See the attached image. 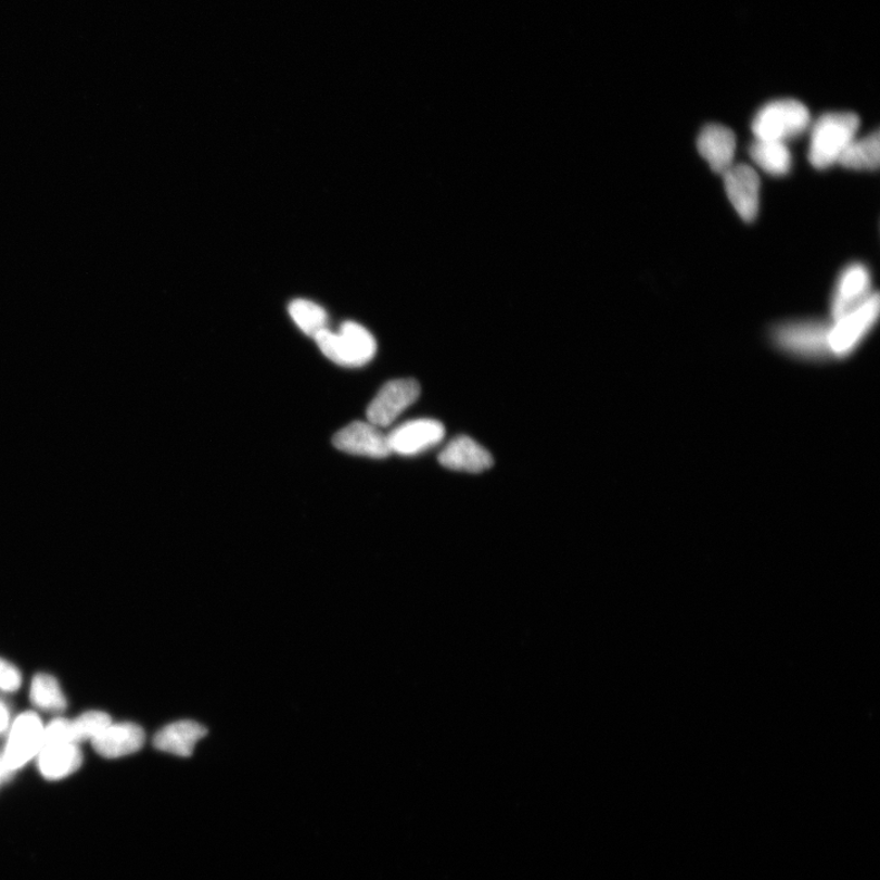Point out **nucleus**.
<instances>
[{
  "mask_svg": "<svg viewBox=\"0 0 880 880\" xmlns=\"http://www.w3.org/2000/svg\"><path fill=\"white\" fill-rule=\"evenodd\" d=\"M859 118L854 113H827L815 124L811 135L808 158L817 169L838 163L841 154L855 140Z\"/></svg>",
  "mask_w": 880,
  "mask_h": 880,
  "instance_id": "nucleus-1",
  "label": "nucleus"
},
{
  "mask_svg": "<svg viewBox=\"0 0 880 880\" xmlns=\"http://www.w3.org/2000/svg\"><path fill=\"white\" fill-rule=\"evenodd\" d=\"M830 323L819 319H799L771 329V341L779 350L795 359L824 362L833 359L829 349Z\"/></svg>",
  "mask_w": 880,
  "mask_h": 880,
  "instance_id": "nucleus-2",
  "label": "nucleus"
},
{
  "mask_svg": "<svg viewBox=\"0 0 880 880\" xmlns=\"http://www.w3.org/2000/svg\"><path fill=\"white\" fill-rule=\"evenodd\" d=\"M315 341L328 360L344 367H362L372 361L377 353L374 336L355 322L344 323L340 333L324 329Z\"/></svg>",
  "mask_w": 880,
  "mask_h": 880,
  "instance_id": "nucleus-3",
  "label": "nucleus"
},
{
  "mask_svg": "<svg viewBox=\"0 0 880 880\" xmlns=\"http://www.w3.org/2000/svg\"><path fill=\"white\" fill-rule=\"evenodd\" d=\"M807 106L800 101L786 99L762 106L752 123L757 140L786 141L800 137L809 127Z\"/></svg>",
  "mask_w": 880,
  "mask_h": 880,
  "instance_id": "nucleus-4",
  "label": "nucleus"
},
{
  "mask_svg": "<svg viewBox=\"0 0 880 880\" xmlns=\"http://www.w3.org/2000/svg\"><path fill=\"white\" fill-rule=\"evenodd\" d=\"M879 309V295L873 293L865 303L831 322L829 328L831 357L845 359L853 354L876 326Z\"/></svg>",
  "mask_w": 880,
  "mask_h": 880,
  "instance_id": "nucleus-5",
  "label": "nucleus"
},
{
  "mask_svg": "<svg viewBox=\"0 0 880 880\" xmlns=\"http://www.w3.org/2000/svg\"><path fill=\"white\" fill-rule=\"evenodd\" d=\"M42 720L34 712H25L15 719L7 741L2 763L8 778L37 756L43 741Z\"/></svg>",
  "mask_w": 880,
  "mask_h": 880,
  "instance_id": "nucleus-6",
  "label": "nucleus"
},
{
  "mask_svg": "<svg viewBox=\"0 0 880 880\" xmlns=\"http://www.w3.org/2000/svg\"><path fill=\"white\" fill-rule=\"evenodd\" d=\"M421 386L411 379L385 383L367 408V420L379 429L390 428L399 416L418 401Z\"/></svg>",
  "mask_w": 880,
  "mask_h": 880,
  "instance_id": "nucleus-7",
  "label": "nucleus"
},
{
  "mask_svg": "<svg viewBox=\"0 0 880 880\" xmlns=\"http://www.w3.org/2000/svg\"><path fill=\"white\" fill-rule=\"evenodd\" d=\"M386 435L392 454L415 457L438 446L446 437V429L437 420L420 419L406 422Z\"/></svg>",
  "mask_w": 880,
  "mask_h": 880,
  "instance_id": "nucleus-8",
  "label": "nucleus"
},
{
  "mask_svg": "<svg viewBox=\"0 0 880 880\" xmlns=\"http://www.w3.org/2000/svg\"><path fill=\"white\" fill-rule=\"evenodd\" d=\"M333 444L341 451L373 459L388 458L392 454L388 435L370 422L356 421L334 435Z\"/></svg>",
  "mask_w": 880,
  "mask_h": 880,
  "instance_id": "nucleus-9",
  "label": "nucleus"
},
{
  "mask_svg": "<svg viewBox=\"0 0 880 880\" xmlns=\"http://www.w3.org/2000/svg\"><path fill=\"white\" fill-rule=\"evenodd\" d=\"M725 190L731 205L748 224L756 219L760 208V178L747 164H732L723 173Z\"/></svg>",
  "mask_w": 880,
  "mask_h": 880,
  "instance_id": "nucleus-10",
  "label": "nucleus"
},
{
  "mask_svg": "<svg viewBox=\"0 0 880 880\" xmlns=\"http://www.w3.org/2000/svg\"><path fill=\"white\" fill-rule=\"evenodd\" d=\"M37 757L42 777L51 781L74 775L82 764L79 744L67 740H43Z\"/></svg>",
  "mask_w": 880,
  "mask_h": 880,
  "instance_id": "nucleus-11",
  "label": "nucleus"
},
{
  "mask_svg": "<svg viewBox=\"0 0 880 880\" xmlns=\"http://www.w3.org/2000/svg\"><path fill=\"white\" fill-rule=\"evenodd\" d=\"M870 275L864 265H851L840 276L833 299H831V319L844 316L851 309L866 302L872 295Z\"/></svg>",
  "mask_w": 880,
  "mask_h": 880,
  "instance_id": "nucleus-12",
  "label": "nucleus"
},
{
  "mask_svg": "<svg viewBox=\"0 0 880 880\" xmlns=\"http://www.w3.org/2000/svg\"><path fill=\"white\" fill-rule=\"evenodd\" d=\"M438 461L443 468L448 470L469 473L486 471L495 463L490 452L467 435L454 438L442 450Z\"/></svg>",
  "mask_w": 880,
  "mask_h": 880,
  "instance_id": "nucleus-13",
  "label": "nucleus"
},
{
  "mask_svg": "<svg viewBox=\"0 0 880 880\" xmlns=\"http://www.w3.org/2000/svg\"><path fill=\"white\" fill-rule=\"evenodd\" d=\"M144 731L138 724H111L92 740L94 751L104 758L129 756L142 749Z\"/></svg>",
  "mask_w": 880,
  "mask_h": 880,
  "instance_id": "nucleus-14",
  "label": "nucleus"
},
{
  "mask_svg": "<svg viewBox=\"0 0 880 880\" xmlns=\"http://www.w3.org/2000/svg\"><path fill=\"white\" fill-rule=\"evenodd\" d=\"M698 149L701 156L710 163L712 170L723 174L732 166L737 138L729 128L711 124L701 131Z\"/></svg>",
  "mask_w": 880,
  "mask_h": 880,
  "instance_id": "nucleus-15",
  "label": "nucleus"
},
{
  "mask_svg": "<svg viewBox=\"0 0 880 880\" xmlns=\"http://www.w3.org/2000/svg\"><path fill=\"white\" fill-rule=\"evenodd\" d=\"M207 729L192 720H181L167 725L153 739L154 748L160 751L190 757L196 743L207 737Z\"/></svg>",
  "mask_w": 880,
  "mask_h": 880,
  "instance_id": "nucleus-16",
  "label": "nucleus"
},
{
  "mask_svg": "<svg viewBox=\"0 0 880 880\" xmlns=\"http://www.w3.org/2000/svg\"><path fill=\"white\" fill-rule=\"evenodd\" d=\"M750 156L770 176H786L791 168V153L782 142L757 140L751 144Z\"/></svg>",
  "mask_w": 880,
  "mask_h": 880,
  "instance_id": "nucleus-17",
  "label": "nucleus"
},
{
  "mask_svg": "<svg viewBox=\"0 0 880 880\" xmlns=\"http://www.w3.org/2000/svg\"><path fill=\"white\" fill-rule=\"evenodd\" d=\"M880 162L879 132L868 135L863 140H854L849 144L838 163L849 169L875 170Z\"/></svg>",
  "mask_w": 880,
  "mask_h": 880,
  "instance_id": "nucleus-18",
  "label": "nucleus"
},
{
  "mask_svg": "<svg viewBox=\"0 0 880 880\" xmlns=\"http://www.w3.org/2000/svg\"><path fill=\"white\" fill-rule=\"evenodd\" d=\"M31 702L44 712L60 713L66 709L65 696L60 683L52 675L37 674L33 680Z\"/></svg>",
  "mask_w": 880,
  "mask_h": 880,
  "instance_id": "nucleus-19",
  "label": "nucleus"
},
{
  "mask_svg": "<svg viewBox=\"0 0 880 880\" xmlns=\"http://www.w3.org/2000/svg\"><path fill=\"white\" fill-rule=\"evenodd\" d=\"M289 314L302 331L315 337L327 329L328 317L324 309L307 299H295L289 306Z\"/></svg>",
  "mask_w": 880,
  "mask_h": 880,
  "instance_id": "nucleus-20",
  "label": "nucleus"
},
{
  "mask_svg": "<svg viewBox=\"0 0 880 880\" xmlns=\"http://www.w3.org/2000/svg\"><path fill=\"white\" fill-rule=\"evenodd\" d=\"M110 714L100 711L86 712L74 720H69V738L75 743L93 740L97 735L110 727Z\"/></svg>",
  "mask_w": 880,
  "mask_h": 880,
  "instance_id": "nucleus-21",
  "label": "nucleus"
},
{
  "mask_svg": "<svg viewBox=\"0 0 880 880\" xmlns=\"http://www.w3.org/2000/svg\"><path fill=\"white\" fill-rule=\"evenodd\" d=\"M22 686V674L15 666L0 658V690L15 692Z\"/></svg>",
  "mask_w": 880,
  "mask_h": 880,
  "instance_id": "nucleus-22",
  "label": "nucleus"
},
{
  "mask_svg": "<svg viewBox=\"0 0 880 880\" xmlns=\"http://www.w3.org/2000/svg\"><path fill=\"white\" fill-rule=\"evenodd\" d=\"M9 725V712L5 705L0 702V732L4 731Z\"/></svg>",
  "mask_w": 880,
  "mask_h": 880,
  "instance_id": "nucleus-23",
  "label": "nucleus"
},
{
  "mask_svg": "<svg viewBox=\"0 0 880 880\" xmlns=\"http://www.w3.org/2000/svg\"><path fill=\"white\" fill-rule=\"evenodd\" d=\"M8 778L5 768L3 766L2 760H0V782Z\"/></svg>",
  "mask_w": 880,
  "mask_h": 880,
  "instance_id": "nucleus-24",
  "label": "nucleus"
}]
</instances>
